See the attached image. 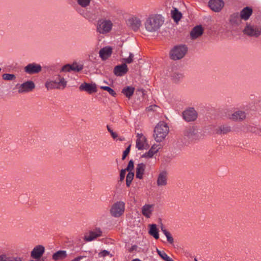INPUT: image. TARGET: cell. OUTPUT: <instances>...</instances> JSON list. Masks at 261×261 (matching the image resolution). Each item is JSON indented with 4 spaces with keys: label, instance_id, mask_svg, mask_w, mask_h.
<instances>
[{
    "label": "cell",
    "instance_id": "obj_19",
    "mask_svg": "<svg viewBox=\"0 0 261 261\" xmlns=\"http://www.w3.org/2000/svg\"><path fill=\"white\" fill-rule=\"evenodd\" d=\"M112 48L109 47H107L101 50L99 54L102 60H106L110 57V56L112 54Z\"/></svg>",
    "mask_w": 261,
    "mask_h": 261
},
{
    "label": "cell",
    "instance_id": "obj_32",
    "mask_svg": "<svg viewBox=\"0 0 261 261\" xmlns=\"http://www.w3.org/2000/svg\"><path fill=\"white\" fill-rule=\"evenodd\" d=\"M134 175L133 172H131V171H130L129 174H128L126 180V186L128 187H129L130 186V184L132 183Z\"/></svg>",
    "mask_w": 261,
    "mask_h": 261
},
{
    "label": "cell",
    "instance_id": "obj_7",
    "mask_svg": "<svg viewBox=\"0 0 261 261\" xmlns=\"http://www.w3.org/2000/svg\"><path fill=\"white\" fill-rule=\"evenodd\" d=\"M197 113L192 108L186 109L183 113L184 119L187 122H191L195 121L197 119Z\"/></svg>",
    "mask_w": 261,
    "mask_h": 261
},
{
    "label": "cell",
    "instance_id": "obj_5",
    "mask_svg": "<svg viewBox=\"0 0 261 261\" xmlns=\"http://www.w3.org/2000/svg\"><path fill=\"white\" fill-rule=\"evenodd\" d=\"M125 203L122 201H118L115 203L111 209V214L115 217H119L122 215L125 211Z\"/></svg>",
    "mask_w": 261,
    "mask_h": 261
},
{
    "label": "cell",
    "instance_id": "obj_38",
    "mask_svg": "<svg viewBox=\"0 0 261 261\" xmlns=\"http://www.w3.org/2000/svg\"><path fill=\"white\" fill-rule=\"evenodd\" d=\"M71 71V64H67V65H64V66L63 67L61 71H64V72H67V71Z\"/></svg>",
    "mask_w": 261,
    "mask_h": 261
},
{
    "label": "cell",
    "instance_id": "obj_10",
    "mask_svg": "<svg viewBox=\"0 0 261 261\" xmlns=\"http://www.w3.org/2000/svg\"><path fill=\"white\" fill-rule=\"evenodd\" d=\"M244 33L251 37H258L260 35L261 31L258 27L249 25L247 26L244 30Z\"/></svg>",
    "mask_w": 261,
    "mask_h": 261
},
{
    "label": "cell",
    "instance_id": "obj_2",
    "mask_svg": "<svg viewBox=\"0 0 261 261\" xmlns=\"http://www.w3.org/2000/svg\"><path fill=\"white\" fill-rule=\"evenodd\" d=\"M164 17L160 14L151 15L147 18L145 23V29L149 32H155L160 29L164 23Z\"/></svg>",
    "mask_w": 261,
    "mask_h": 261
},
{
    "label": "cell",
    "instance_id": "obj_4",
    "mask_svg": "<svg viewBox=\"0 0 261 261\" xmlns=\"http://www.w3.org/2000/svg\"><path fill=\"white\" fill-rule=\"evenodd\" d=\"M188 48L185 45H178L173 47L170 52V57L173 60H178L183 58L187 54Z\"/></svg>",
    "mask_w": 261,
    "mask_h": 261
},
{
    "label": "cell",
    "instance_id": "obj_6",
    "mask_svg": "<svg viewBox=\"0 0 261 261\" xmlns=\"http://www.w3.org/2000/svg\"><path fill=\"white\" fill-rule=\"evenodd\" d=\"M112 27V22L109 20H102L99 21L97 24V31L101 34H106L110 32Z\"/></svg>",
    "mask_w": 261,
    "mask_h": 261
},
{
    "label": "cell",
    "instance_id": "obj_15",
    "mask_svg": "<svg viewBox=\"0 0 261 261\" xmlns=\"http://www.w3.org/2000/svg\"><path fill=\"white\" fill-rule=\"evenodd\" d=\"M45 252V248L42 245H37L33 249L31 253V257L35 259L40 258Z\"/></svg>",
    "mask_w": 261,
    "mask_h": 261
},
{
    "label": "cell",
    "instance_id": "obj_37",
    "mask_svg": "<svg viewBox=\"0 0 261 261\" xmlns=\"http://www.w3.org/2000/svg\"><path fill=\"white\" fill-rule=\"evenodd\" d=\"M130 147H131V146L130 145L129 146V147L126 149V150L124 151L123 155H122V160L125 159L126 156H128V155L129 154V153L130 151Z\"/></svg>",
    "mask_w": 261,
    "mask_h": 261
},
{
    "label": "cell",
    "instance_id": "obj_39",
    "mask_svg": "<svg viewBox=\"0 0 261 261\" xmlns=\"http://www.w3.org/2000/svg\"><path fill=\"white\" fill-rule=\"evenodd\" d=\"M134 167V163L133 161H132V160H130V161L129 163V164H128V167H127V171H129V172H130L132 171V170L133 169Z\"/></svg>",
    "mask_w": 261,
    "mask_h": 261
},
{
    "label": "cell",
    "instance_id": "obj_11",
    "mask_svg": "<svg viewBox=\"0 0 261 261\" xmlns=\"http://www.w3.org/2000/svg\"><path fill=\"white\" fill-rule=\"evenodd\" d=\"M101 234H102V232L100 229H99V228L95 229L88 232L85 235L84 239L87 241H91L93 240L96 238H97L99 237H100Z\"/></svg>",
    "mask_w": 261,
    "mask_h": 261
},
{
    "label": "cell",
    "instance_id": "obj_8",
    "mask_svg": "<svg viewBox=\"0 0 261 261\" xmlns=\"http://www.w3.org/2000/svg\"><path fill=\"white\" fill-rule=\"evenodd\" d=\"M136 146L139 150H144L149 148V144L147 139L141 134H138L136 140Z\"/></svg>",
    "mask_w": 261,
    "mask_h": 261
},
{
    "label": "cell",
    "instance_id": "obj_31",
    "mask_svg": "<svg viewBox=\"0 0 261 261\" xmlns=\"http://www.w3.org/2000/svg\"><path fill=\"white\" fill-rule=\"evenodd\" d=\"M71 71H80L83 69V65L78 64L77 63H74L72 64H71Z\"/></svg>",
    "mask_w": 261,
    "mask_h": 261
},
{
    "label": "cell",
    "instance_id": "obj_1",
    "mask_svg": "<svg viewBox=\"0 0 261 261\" xmlns=\"http://www.w3.org/2000/svg\"><path fill=\"white\" fill-rule=\"evenodd\" d=\"M215 167V172L211 168L206 172L207 175L197 176L198 179L189 181V185L185 184L191 188L184 185L179 189L183 192L176 199L188 201L180 202L187 203L184 204L182 219L192 220L187 233L191 234L189 238L195 239V250L216 207H219L238 244L248 253L260 242V175H254L256 172L250 175L249 172L242 171L243 169L232 173L228 168L226 172L225 167L224 175H220L221 166Z\"/></svg>",
    "mask_w": 261,
    "mask_h": 261
},
{
    "label": "cell",
    "instance_id": "obj_24",
    "mask_svg": "<svg viewBox=\"0 0 261 261\" xmlns=\"http://www.w3.org/2000/svg\"><path fill=\"white\" fill-rule=\"evenodd\" d=\"M167 172L166 171H162L160 174L158 180V184L159 186L165 185L167 184Z\"/></svg>",
    "mask_w": 261,
    "mask_h": 261
},
{
    "label": "cell",
    "instance_id": "obj_14",
    "mask_svg": "<svg viewBox=\"0 0 261 261\" xmlns=\"http://www.w3.org/2000/svg\"><path fill=\"white\" fill-rule=\"evenodd\" d=\"M42 70V67L39 64L36 63H31L27 65L25 67V71L29 74H34L38 73Z\"/></svg>",
    "mask_w": 261,
    "mask_h": 261
},
{
    "label": "cell",
    "instance_id": "obj_34",
    "mask_svg": "<svg viewBox=\"0 0 261 261\" xmlns=\"http://www.w3.org/2000/svg\"><path fill=\"white\" fill-rule=\"evenodd\" d=\"M15 76L11 74H5L3 76V79L5 80H13L15 79Z\"/></svg>",
    "mask_w": 261,
    "mask_h": 261
},
{
    "label": "cell",
    "instance_id": "obj_17",
    "mask_svg": "<svg viewBox=\"0 0 261 261\" xmlns=\"http://www.w3.org/2000/svg\"><path fill=\"white\" fill-rule=\"evenodd\" d=\"M35 88V85L32 81H27L22 84L20 87L19 92L20 93L32 91Z\"/></svg>",
    "mask_w": 261,
    "mask_h": 261
},
{
    "label": "cell",
    "instance_id": "obj_35",
    "mask_svg": "<svg viewBox=\"0 0 261 261\" xmlns=\"http://www.w3.org/2000/svg\"><path fill=\"white\" fill-rule=\"evenodd\" d=\"M101 89L107 91L111 96H116V93L114 92V91L113 89L110 88V87H101Z\"/></svg>",
    "mask_w": 261,
    "mask_h": 261
},
{
    "label": "cell",
    "instance_id": "obj_20",
    "mask_svg": "<svg viewBox=\"0 0 261 261\" xmlns=\"http://www.w3.org/2000/svg\"><path fill=\"white\" fill-rule=\"evenodd\" d=\"M246 118V113L243 111H238L234 113L231 117V119L236 121H243Z\"/></svg>",
    "mask_w": 261,
    "mask_h": 261
},
{
    "label": "cell",
    "instance_id": "obj_22",
    "mask_svg": "<svg viewBox=\"0 0 261 261\" xmlns=\"http://www.w3.org/2000/svg\"><path fill=\"white\" fill-rule=\"evenodd\" d=\"M153 210V205L146 204L142 208V214L147 218H150Z\"/></svg>",
    "mask_w": 261,
    "mask_h": 261
},
{
    "label": "cell",
    "instance_id": "obj_16",
    "mask_svg": "<svg viewBox=\"0 0 261 261\" xmlns=\"http://www.w3.org/2000/svg\"><path fill=\"white\" fill-rule=\"evenodd\" d=\"M128 71L127 65L123 64L116 66L114 69V73L117 76H122L126 75Z\"/></svg>",
    "mask_w": 261,
    "mask_h": 261
},
{
    "label": "cell",
    "instance_id": "obj_41",
    "mask_svg": "<svg viewBox=\"0 0 261 261\" xmlns=\"http://www.w3.org/2000/svg\"><path fill=\"white\" fill-rule=\"evenodd\" d=\"M107 128H108V130H109V132H110V134H111V135L112 136L113 138H114V139H116L117 137V136L116 134V133H114V132H113V130H111L110 129V128L108 126H107Z\"/></svg>",
    "mask_w": 261,
    "mask_h": 261
},
{
    "label": "cell",
    "instance_id": "obj_12",
    "mask_svg": "<svg viewBox=\"0 0 261 261\" xmlns=\"http://www.w3.org/2000/svg\"><path fill=\"white\" fill-rule=\"evenodd\" d=\"M46 87L48 89H56V88H63L66 86V82L64 79H61L59 81V82H57L55 81H50L47 83L46 85Z\"/></svg>",
    "mask_w": 261,
    "mask_h": 261
},
{
    "label": "cell",
    "instance_id": "obj_23",
    "mask_svg": "<svg viewBox=\"0 0 261 261\" xmlns=\"http://www.w3.org/2000/svg\"><path fill=\"white\" fill-rule=\"evenodd\" d=\"M160 145H155L151 147L150 150H149L148 153H146L142 157H145V158H150V157H153L155 154L158 152L160 149Z\"/></svg>",
    "mask_w": 261,
    "mask_h": 261
},
{
    "label": "cell",
    "instance_id": "obj_3",
    "mask_svg": "<svg viewBox=\"0 0 261 261\" xmlns=\"http://www.w3.org/2000/svg\"><path fill=\"white\" fill-rule=\"evenodd\" d=\"M170 131L169 126L165 122H160L155 128L154 137L157 142L163 141Z\"/></svg>",
    "mask_w": 261,
    "mask_h": 261
},
{
    "label": "cell",
    "instance_id": "obj_18",
    "mask_svg": "<svg viewBox=\"0 0 261 261\" xmlns=\"http://www.w3.org/2000/svg\"><path fill=\"white\" fill-rule=\"evenodd\" d=\"M204 32V29L202 26L200 25L195 27L191 32L190 36L191 39H196L197 38L202 35Z\"/></svg>",
    "mask_w": 261,
    "mask_h": 261
},
{
    "label": "cell",
    "instance_id": "obj_36",
    "mask_svg": "<svg viewBox=\"0 0 261 261\" xmlns=\"http://www.w3.org/2000/svg\"><path fill=\"white\" fill-rule=\"evenodd\" d=\"M158 254L160 256H161L162 258L164 259V260H171V259H170L168 256H167L166 254H165V253H164V252L163 253V252H161V251H159L158 250Z\"/></svg>",
    "mask_w": 261,
    "mask_h": 261
},
{
    "label": "cell",
    "instance_id": "obj_25",
    "mask_svg": "<svg viewBox=\"0 0 261 261\" xmlns=\"http://www.w3.org/2000/svg\"><path fill=\"white\" fill-rule=\"evenodd\" d=\"M130 25L133 29L135 31L137 30L140 26V21L136 17L132 18L130 20Z\"/></svg>",
    "mask_w": 261,
    "mask_h": 261
},
{
    "label": "cell",
    "instance_id": "obj_33",
    "mask_svg": "<svg viewBox=\"0 0 261 261\" xmlns=\"http://www.w3.org/2000/svg\"><path fill=\"white\" fill-rule=\"evenodd\" d=\"M91 0H78V3L82 7H85L89 5Z\"/></svg>",
    "mask_w": 261,
    "mask_h": 261
},
{
    "label": "cell",
    "instance_id": "obj_26",
    "mask_svg": "<svg viewBox=\"0 0 261 261\" xmlns=\"http://www.w3.org/2000/svg\"><path fill=\"white\" fill-rule=\"evenodd\" d=\"M145 164L143 163H141L138 165L137 168V171H136V176L138 179H142L143 178V174L145 170Z\"/></svg>",
    "mask_w": 261,
    "mask_h": 261
},
{
    "label": "cell",
    "instance_id": "obj_40",
    "mask_svg": "<svg viewBox=\"0 0 261 261\" xmlns=\"http://www.w3.org/2000/svg\"><path fill=\"white\" fill-rule=\"evenodd\" d=\"M126 170H121V174H120V180L121 181H123L124 178H125V175Z\"/></svg>",
    "mask_w": 261,
    "mask_h": 261
},
{
    "label": "cell",
    "instance_id": "obj_28",
    "mask_svg": "<svg viewBox=\"0 0 261 261\" xmlns=\"http://www.w3.org/2000/svg\"><path fill=\"white\" fill-rule=\"evenodd\" d=\"M134 91H135V88L134 87H126L124 88L122 90V92L128 98H130L133 95Z\"/></svg>",
    "mask_w": 261,
    "mask_h": 261
},
{
    "label": "cell",
    "instance_id": "obj_9",
    "mask_svg": "<svg viewBox=\"0 0 261 261\" xmlns=\"http://www.w3.org/2000/svg\"><path fill=\"white\" fill-rule=\"evenodd\" d=\"M224 3L222 0H210L209 2V7L216 12L221 11L224 8Z\"/></svg>",
    "mask_w": 261,
    "mask_h": 261
},
{
    "label": "cell",
    "instance_id": "obj_44",
    "mask_svg": "<svg viewBox=\"0 0 261 261\" xmlns=\"http://www.w3.org/2000/svg\"><path fill=\"white\" fill-rule=\"evenodd\" d=\"M1 68H0V71H1Z\"/></svg>",
    "mask_w": 261,
    "mask_h": 261
},
{
    "label": "cell",
    "instance_id": "obj_29",
    "mask_svg": "<svg viewBox=\"0 0 261 261\" xmlns=\"http://www.w3.org/2000/svg\"><path fill=\"white\" fill-rule=\"evenodd\" d=\"M66 256V251H59L53 255V258L54 260L57 261V260H62L63 259L65 258Z\"/></svg>",
    "mask_w": 261,
    "mask_h": 261
},
{
    "label": "cell",
    "instance_id": "obj_42",
    "mask_svg": "<svg viewBox=\"0 0 261 261\" xmlns=\"http://www.w3.org/2000/svg\"><path fill=\"white\" fill-rule=\"evenodd\" d=\"M109 254V253L108 251H103L101 252V253H100V255L101 256V257H105V256H107L108 254Z\"/></svg>",
    "mask_w": 261,
    "mask_h": 261
},
{
    "label": "cell",
    "instance_id": "obj_43",
    "mask_svg": "<svg viewBox=\"0 0 261 261\" xmlns=\"http://www.w3.org/2000/svg\"><path fill=\"white\" fill-rule=\"evenodd\" d=\"M83 257H78V258L75 259H74V260H76V261H78V260H80L83 258Z\"/></svg>",
    "mask_w": 261,
    "mask_h": 261
},
{
    "label": "cell",
    "instance_id": "obj_21",
    "mask_svg": "<svg viewBox=\"0 0 261 261\" xmlns=\"http://www.w3.org/2000/svg\"><path fill=\"white\" fill-rule=\"evenodd\" d=\"M252 13H253L252 8L250 7H246L242 10L240 13L241 18L244 20H249Z\"/></svg>",
    "mask_w": 261,
    "mask_h": 261
},
{
    "label": "cell",
    "instance_id": "obj_27",
    "mask_svg": "<svg viewBox=\"0 0 261 261\" xmlns=\"http://www.w3.org/2000/svg\"><path fill=\"white\" fill-rule=\"evenodd\" d=\"M149 233L150 235L154 237L155 239H158V229H157L156 224H151V225H150Z\"/></svg>",
    "mask_w": 261,
    "mask_h": 261
},
{
    "label": "cell",
    "instance_id": "obj_13",
    "mask_svg": "<svg viewBox=\"0 0 261 261\" xmlns=\"http://www.w3.org/2000/svg\"><path fill=\"white\" fill-rule=\"evenodd\" d=\"M81 91H85L88 93H95L97 91V87L95 84L84 83L80 87Z\"/></svg>",
    "mask_w": 261,
    "mask_h": 261
},
{
    "label": "cell",
    "instance_id": "obj_30",
    "mask_svg": "<svg viewBox=\"0 0 261 261\" xmlns=\"http://www.w3.org/2000/svg\"><path fill=\"white\" fill-rule=\"evenodd\" d=\"M171 15L172 18L175 20V22H179L182 18V14L179 11H178L176 9H174V10L171 11Z\"/></svg>",
    "mask_w": 261,
    "mask_h": 261
}]
</instances>
